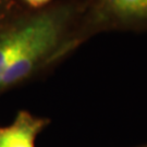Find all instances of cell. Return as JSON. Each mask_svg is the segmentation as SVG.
I'll list each match as a JSON object with an SVG mask.
<instances>
[{
  "label": "cell",
  "mask_w": 147,
  "mask_h": 147,
  "mask_svg": "<svg viewBox=\"0 0 147 147\" xmlns=\"http://www.w3.org/2000/svg\"><path fill=\"white\" fill-rule=\"evenodd\" d=\"M23 1L32 10H37V9H42V8L49 5L53 0H23Z\"/></svg>",
  "instance_id": "cell-5"
},
{
  "label": "cell",
  "mask_w": 147,
  "mask_h": 147,
  "mask_svg": "<svg viewBox=\"0 0 147 147\" xmlns=\"http://www.w3.org/2000/svg\"><path fill=\"white\" fill-rule=\"evenodd\" d=\"M84 8L85 0H60L0 24V93L53 68L84 44Z\"/></svg>",
  "instance_id": "cell-1"
},
{
  "label": "cell",
  "mask_w": 147,
  "mask_h": 147,
  "mask_svg": "<svg viewBox=\"0 0 147 147\" xmlns=\"http://www.w3.org/2000/svg\"><path fill=\"white\" fill-rule=\"evenodd\" d=\"M16 13L13 0H0V24L10 19Z\"/></svg>",
  "instance_id": "cell-4"
},
{
  "label": "cell",
  "mask_w": 147,
  "mask_h": 147,
  "mask_svg": "<svg viewBox=\"0 0 147 147\" xmlns=\"http://www.w3.org/2000/svg\"><path fill=\"white\" fill-rule=\"evenodd\" d=\"M141 147H147V145H144V146H141Z\"/></svg>",
  "instance_id": "cell-6"
},
{
  "label": "cell",
  "mask_w": 147,
  "mask_h": 147,
  "mask_svg": "<svg viewBox=\"0 0 147 147\" xmlns=\"http://www.w3.org/2000/svg\"><path fill=\"white\" fill-rule=\"evenodd\" d=\"M109 32H147V0H85L80 25L83 42Z\"/></svg>",
  "instance_id": "cell-2"
},
{
  "label": "cell",
  "mask_w": 147,
  "mask_h": 147,
  "mask_svg": "<svg viewBox=\"0 0 147 147\" xmlns=\"http://www.w3.org/2000/svg\"><path fill=\"white\" fill-rule=\"evenodd\" d=\"M49 123L47 118L19 111L10 125L0 126V147H35L37 135Z\"/></svg>",
  "instance_id": "cell-3"
}]
</instances>
